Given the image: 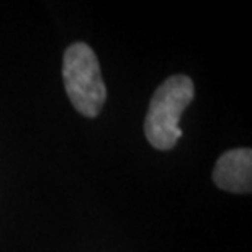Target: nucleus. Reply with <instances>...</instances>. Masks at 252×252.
I'll use <instances>...</instances> for the list:
<instances>
[{"mask_svg":"<svg viewBox=\"0 0 252 252\" xmlns=\"http://www.w3.org/2000/svg\"><path fill=\"white\" fill-rule=\"evenodd\" d=\"M193 97L195 85L189 75H172L159 85L144 120V133L153 148L169 151L177 144L182 138L180 118Z\"/></svg>","mask_w":252,"mask_h":252,"instance_id":"obj_1","label":"nucleus"},{"mask_svg":"<svg viewBox=\"0 0 252 252\" xmlns=\"http://www.w3.org/2000/svg\"><path fill=\"white\" fill-rule=\"evenodd\" d=\"M63 79L72 107L87 118L102 112L107 98L98 59L85 43H74L65 49L63 61Z\"/></svg>","mask_w":252,"mask_h":252,"instance_id":"obj_2","label":"nucleus"},{"mask_svg":"<svg viewBox=\"0 0 252 252\" xmlns=\"http://www.w3.org/2000/svg\"><path fill=\"white\" fill-rule=\"evenodd\" d=\"M213 182L216 187L231 193H251L252 151L249 148L226 151L215 165Z\"/></svg>","mask_w":252,"mask_h":252,"instance_id":"obj_3","label":"nucleus"}]
</instances>
